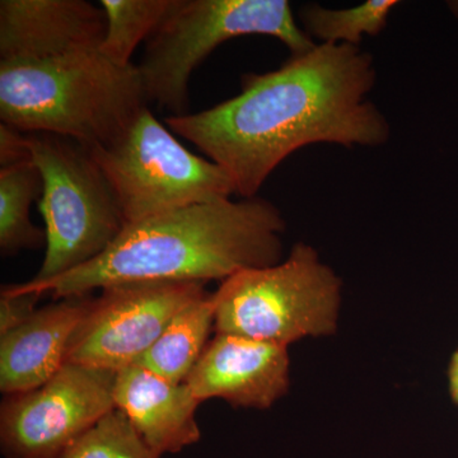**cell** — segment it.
<instances>
[{
    "label": "cell",
    "instance_id": "obj_1",
    "mask_svg": "<svg viewBox=\"0 0 458 458\" xmlns=\"http://www.w3.org/2000/svg\"><path fill=\"white\" fill-rule=\"evenodd\" d=\"M377 73L370 54L319 44L269 73H249L234 98L165 126L221 165L241 198L258 197L286 157L316 143L384 146L390 123L369 101Z\"/></svg>",
    "mask_w": 458,
    "mask_h": 458
},
{
    "label": "cell",
    "instance_id": "obj_2",
    "mask_svg": "<svg viewBox=\"0 0 458 458\" xmlns=\"http://www.w3.org/2000/svg\"><path fill=\"white\" fill-rule=\"evenodd\" d=\"M284 218L265 199L181 208L126 225L104 254L47 282L3 285L55 300L131 282L207 283L282 261Z\"/></svg>",
    "mask_w": 458,
    "mask_h": 458
},
{
    "label": "cell",
    "instance_id": "obj_3",
    "mask_svg": "<svg viewBox=\"0 0 458 458\" xmlns=\"http://www.w3.org/2000/svg\"><path fill=\"white\" fill-rule=\"evenodd\" d=\"M138 66L101 50L0 63V120L25 134L59 135L87 148L120 140L148 107Z\"/></svg>",
    "mask_w": 458,
    "mask_h": 458
},
{
    "label": "cell",
    "instance_id": "obj_4",
    "mask_svg": "<svg viewBox=\"0 0 458 458\" xmlns=\"http://www.w3.org/2000/svg\"><path fill=\"white\" fill-rule=\"evenodd\" d=\"M251 35L278 38L292 55L318 47L286 0H172L137 65L148 101L170 116L188 114L195 69L223 42Z\"/></svg>",
    "mask_w": 458,
    "mask_h": 458
},
{
    "label": "cell",
    "instance_id": "obj_5",
    "mask_svg": "<svg viewBox=\"0 0 458 458\" xmlns=\"http://www.w3.org/2000/svg\"><path fill=\"white\" fill-rule=\"evenodd\" d=\"M26 144L42 176L40 213L47 252L41 283L78 269L113 245L126 227L122 207L89 148L59 135L32 132Z\"/></svg>",
    "mask_w": 458,
    "mask_h": 458
},
{
    "label": "cell",
    "instance_id": "obj_6",
    "mask_svg": "<svg viewBox=\"0 0 458 458\" xmlns=\"http://www.w3.org/2000/svg\"><path fill=\"white\" fill-rule=\"evenodd\" d=\"M342 282L311 246L285 260L223 280L216 297V334L288 346L335 331Z\"/></svg>",
    "mask_w": 458,
    "mask_h": 458
},
{
    "label": "cell",
    "instance_id": "obj_7",
    "mask_svg": "<svg viewBox=\"0 0 458 458\" xmlns=\"http://www.w3.org/2000/svg\"><path fill=\"white\" fill-rule=\"evenodd\" d=\"M89 149L106 174L126 225L236 194L227 172L190 152L149 107L120 140Z\"/></svg>",
    "mask_w": 458,
    "mask_h": 458
},
{
    "label": "cell",
    "instance_id": "obj_8",
    "mask_svg": "<svg viewBox=\"0 0 458 458\" xmlns=\"http://www.w3.org/2000/svg\"><path fill=\"white\" fill-rule=\"evenodd\" d=\"M117 372L66 363L47 384L8 394L0 410V445L7 458H62L114 408Z\"/></svg>",
    "mask_w": 458,
    "mask_h": 458
},
{
    "label": "cell",
    "instance_id": "obj_9",
    "mask_svg": "<svg viewBox=\"0 0 458 458\" xmlns=\"http://www.w3.org/2000/svg\"><path fill=\"white\" fill-rule=\"evenodd\" d=\"M205 294L204 283L131 282L106 286L75 331L66 363L114 372L134 366L172 319Z\"/></svg>",
    "mask_w": 458,
    "mask_h": 458
},
{
    "label": "cell",
    "instance_id": "obj_10",
    "mask_svg": "<svg viewBox=\"0 0 458 458\" xmlns=\"http://www.w3.org/2000/svg\"><path fill=\"white\" fill-rule=\"evenodd\" d=\"M105 35L104 9L86 0L0 2V63L38 62L98 50Z\"/></svg>",
    "mask_w": 458,
    "mask_h": 458
},
{
    "label": "cell",
    "instance_id": "obj_11",
    "mask_svg": "<svg viewBox=\"0 0 458 458\" xmlns=\"http://www.w3.org/2000/svg\"><path fill=\"white\" fill-rule=\"evenodd\" d=\"M185 384L201 403L218 397L242 408H270L288 391V346L216 334Z\"/></svg>",
    "mask_w": 458,
    "mask_h": 458
},
{
    "label": "cell",
    "instance_id": "obj_12",
    "mask_svg": "<svg viewBox=\"0 0 458 458\" xmlns=\"http://www.w3.org/2000/svg\"><path fill=\"white\" fill-rule=\"evenodd\" d=\"M59 301V300H57ZM89 294L72 295L38 310L0 339V390L14 394L47 384L66 364L75 331L92 309Z\"/></svg>",
    "mask_w": 458,
    "mask_h": 458
},
{
    "label": "cell",
    "instance_id": "obj_13",
    "mask_svg": "<svg viewBox=\"0 0 458 458\" xmlns=\"http://www.w3.org/2000/svg\"><path fill=\"white\" fill-rule=\"evenodd\" d=\"M114 401L159 457L200 441L195 412L201 401L188 384H171L141 367H126L114 379Z\"/></svg>",
    "mask_w": 458,
    "mask_h": 458
},
{
    "label": "cell",
    "instance_id": "obj_14",
    "mask_svg": "<svg viewBox=\"0 0 458 458\" xmlns=\"http://www.w3.org/2000/svg\"><path fill=\"white\" fill-rule=\"evenodd\" d=\"M214 327L216 297L214 293H207L172 319L152 348L134 366L149 370L171 384H185L207 348Z\"/></svg>",
    "mask_w": 458,
    "mask_h": 458
},
{
    "label": "cell",
    "instance_id": "obj_15",
    "mask_svg": "<svg viewBox=\"0 0 458 458\" xmlns=\"http://www.w3.org/2000/svg\"><path fill=\"white\" fill-rule=\"evenodd\" d=\"M30 152V150H29ZM42 194V176L31 155L0 165V249L5 256L47 246V234L31 222L30 210Z\"/></svg>",
    "mask_w": 458,
    "mask_h": 458
},
{
    "label": "cell",
    "instance_id": "obj_16",
    "mask_svg": "<svg viewBox=\"0 0 458 458\" xmlns=\"http://www.w3.org/2000/svg\"><path fill=\"white\" fill-rule=\"evenodd\" d=\"M399 4L396 0H369L346 9L310 4L301 9L300 18L304 32L321 40V44L360 47L364 36L384 31L391 12Z\"/></svg>",
    "mask_w": 458,
    "mask_h": 458
},
{
    "label": "cell",
    "instance_id": "obj_17",
    "mask_svg": "<svg viewBox=\"0 0 458 458\" xmlns=\"http://www.w3.org/2000/svg\"><path fill=\"white\" fill-rule=\"evenodd\" d=\"M171 4L172 0H101L106 35L99 50L116 64H132V54L161 25Z\"/></svg>",
    "mask_w": 458,
    "mask_h": 458
},
{
    "label": "cell",
    "instance_id": "obj_18",
    "mask_svg": "<svg viewBox=\"0 0 458 458\" xmlns=\"http://www.w3.org/2000/svg\"><path fill=\"white\" fill-rule=\"evenodd\" d=\"M62 458H161L148 447L120 410L105 415L75 441Z\"/></svg>",
    "mask_w": 458,
    "mask_h": 458
},
{
    "label": "cell",
    "instance_id": "obj_19",
    "mask_svg": "<svg viewBox=\"0 0 458 458\" xmlns=\"http://www.w3.org/2000/svg\"><path fill=\"white\" fill-rule=\"evenodd\" d=\"M38 293H11L2 288L0 293V336L25 324L35 315Z\"/></svg>",
    "mask_w": 458,
    "mask_h": 458
},
{
    "label": "cell",
    "instance_id": "obj_20",
    "mask_svg": "<svg viewBox=\"0 0 458 458\" xmlns=\"http://www.w3.org/2000/svg\"><path fill=\"white\" fill-rule=\"evenodd\" d=\"M450 386L454 400L458 403V351L452 357L450 366Z\"/></svg>",
    "mask_w": 458,
    "mask_h": 458
}]
</instances>
